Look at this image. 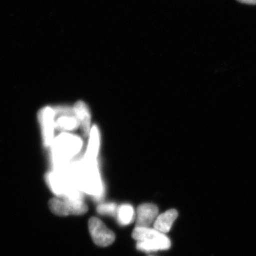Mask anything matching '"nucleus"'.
I'll list each match as a JSON object with an SVG mask.
<instances>
[{"label":"nucleus","mask_w":256,"mask_h":256,"mask_svg":"<svg viewBox=\"0 0 256 256\" xmlns=\"http://www.w3.org/2000/svg\"><path fill=\"white\" fill-rule=\"evenodd\" d=\"M50 207L54 214L60 216L84 215L88 212L87 205L82 200V194L64 197L63 200L53 198L50 202Z\"/></svg>","instance_id":"nucleus-3"},{"label":"nucleus","mask_w":256,"mask_h":256,"mask_svg":"<svg viewBox=\"0 0 256 256\" xmlns=\"http://www.w3.org/2000/svg\"><path fill=\"white\" fill-rule=\"evenodd\" d=\"M178 217V210H168L162 214L158 216L154 224L156 230L162 234H168L171 230L173 224Z\"/></svg>","instance_id":"nucleus-8"},{"label":"nucleus","mask_w":256,"mask_h":256,"mask_svg":"<svg viewBox=\"0 0 256 256\" xmlns=\"http://www.w3.org/2000/svg\"><path fill=\"white\" fill-rule=\"evenodd\" d=\"M118 220L122 226H128L132 223L134 217V208L129 204L121 205L118 208Z\"/></svg>","instance_id":"nucleus-9"},{"label":"nucleus","mask_w":256,"mask_h":256,"mask_svg":"<svg viewBox=\"0 0 256 256\" xmlns=\"http://www.w3.org/2000/svg\"><path fill=\"white\" fill-rule=\"evenodd\" d=\"M73 110L74 116L77 118L82 126L84 136L88 137L92 130V116L88 107L85 102L78 101L74 106Z\"/></svg>","instance_id":"nucleus-6"},{"label":"nucleus","mask_w":256,"mask_h":256,"mask_svg":"<svg viewBox=\"0 0 256 256\" xmlns=\"http://www.w3.org/2000/svg\"><path fill=\"white\" fill-rule=\"evenodd\" d=\"M238 2L242 3V4H256V0H237Z\"/></svg>","instance_id":"nucleus-11"},{"label":"nucleus","mask_w":256,"mask_h":256,"mask_svg":"<svg viewBox=\"0 0 256 256\" xmlns=\"http://www.w3.org/2000/svg\"><path fill=\"white\" fill-rule=\"evenodd\" d=\"M88 226L90 236L96 245L108 247L114 244L116 236L100 220L96 217L90 218Z\"/></svg>","instance_id":"nucleus-4"},{"label":"nucleus","mask_w":256,"mask_h":256,"mask_svg":"<svg viewBox=\"0 0 256 256\" xmlns=\"http://www.w3.org/2000/svg\"><path fill=\"white\" fill-rule=\"evenodd\" d=\"M84 146L82 138L64 132L54 139L48 149L50 150L53 170L60 169L73 162Z\"/></svg>","instance_id":"nucleus-1"},{"label":"nucleus","mask_w":256,"mask_h":256,"mask_svg":"<svg viewBox=\"0 0 256 256\" xmlns=\"http://www.w3.org/2000/svg\"><path fill=\"white\" fill-rule=\"evenodd\" d=\"M118 207L114 203L104 204L98 207L97 210L101 215H117Z\"/></svg>","instance_id":"nucleus-10"},{"label":"nucleus","mask_w":256,"mask_h":256,"mask_svg":"<svg viewBox=\"0 0 256 256\" xmlns=\"http://www.w3.org/2000/svg\"><path fill=\"white\" fill-rule=\"evenodd\" d=\"M89 136L90 140L84 158L88 161H97L100 146V134L98 128L94 126Z\"/></svg>","instance_id":"nucleus-7"},{"label":"nucleus","mask_w":256,"mask_h":256,"mask_svg":"<svg viewBox=\"0 0 256 256\" xmlns=\"http://www.w3.org/2000/svg\"><path fill=\"white\" fill-rule=\"evenodd\" d=\"M159 214L158 207L151 204H146L138 207L136 228H150L154 224Z\"/></svg>","instance_id":"nucleus-5"},{"label":"nucleus","mask_w":256,"mask_h":256,"mask_svg":"<svg viewBox=\"0 0 256 256\" xmlns=\"http://www.w3.org/2000/svg\"><path fill=\"white\" fill-rule=\"evenodd\" d=\"M132 238L138 242V248L142 252L165 250L171 247L169 238L154 228H136L133 232Z\"/></svg>","instance_id":"nucleus-2"}]
</instances>
